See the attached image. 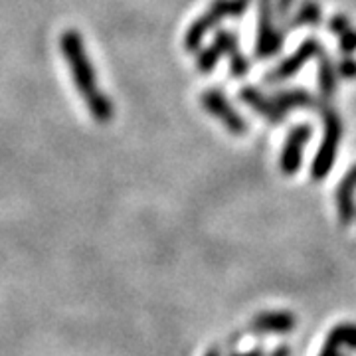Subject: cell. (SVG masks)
Wrapping results in <instances>:
<instances>
[{
    "instance_id": "6da1fadb",
    "label": "cell",
    "mask_w": 356,
    "mask_h": 356,
    "mask_svg": "<svg viewBox=\"0 0 356 356\" xmlns=\"http://www.w3.org/2000/svg\"><path fill=\"white\" fill-rule=\"evenodd\" d=\"M60 48H62L65 62L70 65L77 91L86 99L89 113L93 115V119L97 123H109L113 119V103L105 93L97 89L95 70L86 54L81 36L76 30H65L60 38Z\"/></svg>"
},
{
    "instance_id": "7a4b0ae2",
    "label": "cell",
    "mask_w": 356,
    "mask_h": 356,
    "mask_svg": "<svg viewBox=\"0 0 356 356\" xmlns=\"http://www.w3.org/2000/svg\"><path fill=\"white\" fill-rule=\"evenodd\" d=\"M323 139L318 145L317 154L311 163V178L318 182L331 175L334 161H337V151L343 140V119L332 107H323Z\"/></svg>"
},
{
    "instance_id": "3957f363",
    "label": "cell",
    "mask_w": 356,
    "mask_h": 356,
    "mask_svg": "<svg viewBox=\"0 0 356 356\" xmlns=\"http://www.w3.org/2000/svg\"><path fill=\"white\" fill-rule=\"evenodd\" d=\"M285 28L275 24L273 0H257V38H255V58L269 60L283 50Z\"/></svg>"
},
{
    "instance_id": "277c9868",
    "label": "cell",
    "mask_w": 356,
    "mask_h": 356,
    "mask_svg": "<svg viewBox=\"0 0 356 356\" xmlns=\"http://www.w3.org/2000/svg\"><path fill=\"white\" fill-rule=\"evenodd\" d=\"M200 102H202L204 109L212 115V117H216L218 121L228 129L232 135L242 137V135L248 133L250 127H248L245 119L234 109V105L228 102V97L220 89H208V91H204Z\"/></svg>"
},
{
    "instance_id": "5b68a950",
    "label": "cell",
    "mask_w": 356,
    "mask_h": 356,
    "mask_svg": "<svg viewBox=\"0 0 356 356\" xmlns=\"http://www.w3.org/2000/svg\"><path fill=\"white\" fill-rule=\"evenodd\" d=\"M323 50L321 42L317 38H305L301 42V46L297 50L293 51L291 56H287L285 60H281V64L271 70L266 76L267 83H280V81H285L289 77L297 76L301 72V67L305 64H309V60L317 58L318 51Z\"/></svg>"
},
{
    "instance_id": "8992f818",
    "label": "cell",
    "mask_w": 356,
    "mask_h": 356,
    "mask_svg": "<svg viewBox=\"0 0 356 356\" xmlns=\"http://www.w3.org/2000/svg\"><path fill=\"white\" fill-rule=\"evenodd\" d=\"M311 137H313V127L305 123L289 131L280 154V168L285 177H293L299 172L301 163H303V147L311 140Z\"/></svg>"
},
{
    "instance_id": "52a82bcc",
    "label": "cell",
    "mask_w": 356,
    "mask_h": 356,
    "mask_svg": "<svg viewBox=\"0 0 356 356\" xmlns=\"http://www.w3.org/2000/svg\"><path fill=\"white\" fill-rule=\"evenodd\" d=\"M240 99H242L250 109H254L255 113L261 115L267 123L271 125H281L285 121V111L281 109L277 103L273 102V97H267L266 93H261L255 86H245L240 89Z\"/></svg>"
},
{
    "instance_id": "ba28073f",
    "label": "cell",
    "mask_w": 356,
    "mask_h": 356,
    "mask_svg": "<svg viewBox=\"0 0 356 356\" xmlns=\"http://www.w3.org/2000/svg\"><path fill=\"white\" fill-rule=\"evenodd\" d=\"M356 165L350 166V170L344 175L339 188H337V210H339V222L343 226H348L356 218Z\"/></svg>"
},
{
    "instance_id": "9c48e42d",
    "label": "cell",
    "mask_w": 356,
    "mask_h": 356,
    "mask_svg": "<svg viewBox=\"0 0 356 356\" xmlns=\"http://www.w3.org/2000/svg\"><path fill=\"white\" fill-rule=\"evenodd\" d=\"M273 102L280 105L281 109L295 111V109H323L327 103L318 102L313 93H309L307 89L293 88V89H277L273 95Z\"/></svg>"
},
{
    "instance_id": "30bf717a",
    "label": "cell",
    "mask_w": 356,
    "mask_h": 356,
    "mask_svg": "<svg viewBox=\"0 0 356 356\" xmlns=\"http://www.w3.org/2000/svg\"><path fill=\"white\" fill-rule=\"evenodd\" d=\"M317 83L323 102L327 103L334 97L337 88H339V74H337V65L332 62L331 54L325 48L317 54Z\"/></svg>"
},
{
    "instance_id": "8fae6325",
    "label": "cell",
    "mask_w": 356,
    "mask_h": 356,
    "mask_svg": "<svg viewBox=\"0 0 356 356\" xmlns=\"http://www.w3.org/2000/svg\"><path fill=\"white\" fill-rule=\"evenodd\" d=\"M297 325V318L291 313L285 311H275V313H259L252 321V329L257 332H277V334H287L291 332Z\"/></svg>"
},
{
    "instance_id": "7c38bea8",
    "label": "cell",
    "mask_w": 356,
    "mask_h": 356,
    "mask_svg": "<svg viewBox=\"0 0 356 356\" xmlns=\"http://www.w3.org/2000/svg\"><path fill=\"white\" fill-rule=\"evenodd\" d=\"M323 22V8L317 0H303L291 18L287 20V28L291 30H299V28H315Z\"/></svg>"
},
{
    "instance_id": "4fadbf2b",
    "label": "cell",
    "mask_w": 356,
    "mask_h": 356,
    "mask_svg": "<svg viewBox=\"0 0 356 356\" xmlns=\"http://www.w3.org/2000/svg\"><path fill=\"white\" fill-rule=\"evenodd\" d=\"M218 24V20L212 16V13H208L200 16L198 20H194L191 28L186 30V36H184V48L188 51H198L200 44H202L204 36Z\"/></svg>"
},
{
    "instance_id": "5bb4252c",
    "label": "cell",
    "mask_w": 356,
    "mask_h": 356,
    "mask_svg": "<svg viewBox=\"0 0 356 356\" xmlns=\"http://www.w3.org/2000/svg\"><path fill=\"white\" fill-rule=\"evenodd\" d=\"M327 343L334 346H346L350 350H356V325L355 323H343L331 329Z\"/></svg>"
},
{
    "instance_id": "9a60e30c",
    "label": "cell",
    "mask_w": 356,
    "mask_h": 356,
    "mask_svg": "<svg viewBox=\"0 0 356 356\" xmlns=\"http://www.w3.org/2000/svg\"><path fill=\"white\" fill-rule=\"evenodd\" d=\"M222 56H224V54L218 48V44L212 42L208 48H204L202 51H198V56H196V67H198L202 74H210V72L216 67V64L220 62Z\"/></svg>"
},
{
    "instance_id": "2e32d148",
    "label": "cell",
    "mask_w": 356,
    "mask_h": 356,
    "mask_svg": "<svg viewBox=\"0 0 356 356\" xmlns=\"http://www.w3.org/2000/svg\"><path fill=\"white\" fill-rule=\"evenodd\" d=\"M228 60H229V72H232V76L234 77L248 76V72H250L252 64H250V60L243 56L242 51L238 50L236 54H232Z\"/></svg>"
},
{
    "instance_id": "e0dca14e",
    "label": "cell",
    "mask_w": 356,
    "mask_h": 356,
    "mask_svg": "<svg viewBox=\"0 0 356 356\" xmlns=\"http://www.w3.org/2000/svg\"><path fill=\"white\" fill-rule=\"evenodd\" d=\"M334 65H337V74L341 79H356V58L343 56Z\"/></svg>"
},
{
    "instance_id": "ac0fdd59",
    "label": "cell",
    "mask_w": 356,
    "mask_h": 356,
    "mask_svg": "<svg viewBox=\"0 0 356 356\" xmlns=\"http://www.w3.org/2000/svg\"><path fill=\"white\" fill-rule=\"evenodd\" d=\"M350 28H353V22L344 14H334L331 20H329V30H331L334 36H343L344 32H348Z\"/></svg>"
},
{
    "instance_id": "d6986e66",
    "label": "cell",
    "mask_w": 356,
    "mask_h": 356,
    "mask_svg": "<svg viewBox=\"0 0 356 356\" xmlns=\"http://www.w3.org/2000/svg\"><path fill=\"white\" fill-rule=\"evenodd\" d=\"M297 0H273V13L280 18L281 22H287L291 18L293 8H295Z\"/></svg>"
},
{
    "instance_id": "ffe728a7",
    "label": "cell",
    "mask_w": 356,
    "mask_h": 356,
    "mask_svg": "<svg viewBox=\"0 0 356 356\" xmlns=\"http://www.w3.org/2000/svg\"><path fill=\"white\" fill-rule=\"evenodd\" d=\"M339 50L343 51L344 56H353L356 54V30L350 28L348 32H344L343 36H339Z\"/></svg>"
},
{
    "instance_id": "44dd1931",
    "label": "cell",
    "mask_w": 356,
    "mask_h": 356,
    "mask_svg": "<svg viewBox=\"0 0 356 356\" xmlns=\"http://www.w3.org/2000/svg\"><path fill=\"white\" fill-rule=\"evenodd\" d=\"M318 356H346V355L341 350V346H334V344L327 343L323 348H321Z\"/></svg>"
},
{
    "instance_id": "7402d4cb",
    "label": "cell",
    "mask_w": 356,
    "mask_h": 356,
    "mask_svg": "<svg viewBox=\"0 0 356 356\" xmlns=\"http://www.w3.org/2000/svg\"><path fill=\"white\" fill-rule=\"evenodd\" d=\"M271 356H291V350H289V346H277L273 353H271Z\"/></svg>"
},
{
    "instance_id": "603a6c76",
    "label": "cell",
    "mask_w": 356,
    "mask_h": 356,
    "mask_svg": "<svg viewBox=\"0 0 356 356\" xmlns=\"http://www.w3.org/2000/svg\"><path fill=\"white\" fill-rule=\"evenodd\" d=\"M232 356H266V355H264V350L255 348V350H250V353H240V355H232Z\"/></svg>"
},
{
    "instance_id": "cb8c5ba5",
    "label": "cell",
    "mask_w": 356,
    "mask_h": 356,
    "mask_svg": "<svg viewBox=\"0 0 356 356\" xmlns=\"http://www.w3.org/2000/svg\"><path fill=\"white\" fill-rule=\"evenodd\" d=\"M204 356H222V355H220V350H218V348H212V350H208Z\"/></svg>"
},
{
    "instance_id": "d4e9b609",
    "label": "cell",
    "mask_w": 356,
    "mask_h": 356,
    "mask_svg": "<svg viewBox=\"0 0 356 356\" xmlns=\"http://www.w3.org/2000/svg\"><path fill=\"white\" fill-rule=\"evenodd\" d=\"M243 2H245V4H250V2H252V0H243Z\"/></svg>"
}]
</instances>
